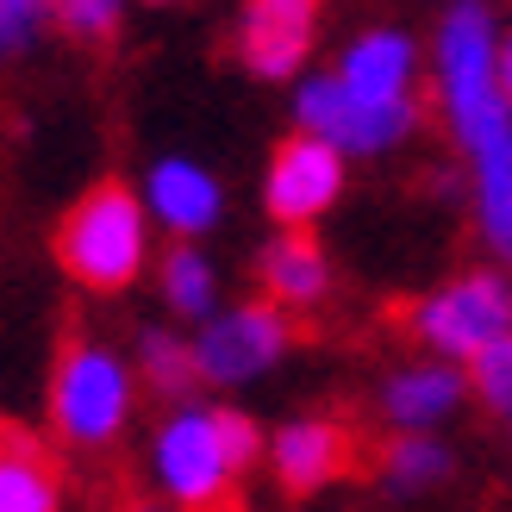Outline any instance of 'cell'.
I'll list each match as a JSON object with an SVG mask.
<instances>
[{
	"label": "cell",
	"instance_id": "obj_10",
	"mask_svg": "<svg viewBox=\"0 0 512 512\" xmlns=\"http://www.w3.org/2000/svg\"><path fill=\"white\" fill-rule=\"evenodd\" d=\"M356 463V438L331 419H300L275 438V475L288 494H313Z\"/></svg>",
	"mask_w": 512,
	"mask_h": 512
},
{
	"label": "cell",
	"instance_id": "obj_6",
	"mask_svg": "<svg viewBox=\"0 0 512 512\" xmlns=\"http://www.w3.org/2000/svg\"><path fill=\"white\" fill-rule=\"evenodd\" d=\"M300 132L325 138L331 150H388L413 132V100H394V107H375V100H356L338 75H319V82L300 88Z\"/></svg>",
	"mask_w": 512,
	"mask_h": 512
},
{
	"label": "cell",
	"instance_id": "obj_22",
	"mask_svg": "<svg viewBox=\"0 0 512 512\" xmlns=\"http://www.w3.org/2000/svg\"><path fill=\"white\" fill-rule=\"evenodd\" d=\"M213 425H219V444H225V456H232V469L244 475V469L256 463V450H263V438H256V425H250L244 413H213Z\"/></svg>",
	"mask_w": 512,
	"mask_h": 512
},
{
	"label": "cell",
	"instance_id": "obj_4",
	"mask_svg": "<svg viewBox=\"0 0 512 512\" xmlns=\"http://www.w3.org/2000/svg\"><path fill=\"white\" fill-rule=\"evenodd\" d=\"M157 481L188 512H238V469L219 444L213 413H175L157 431Z\"/></svg>",
	"mask_w": 512,
	"mask_h": 512
},
{
	"label": "cell",
	"instance_id": "obj_7",
	"mask_svg": "<svg viewBox=\"0 0 512 512\" xmlns=\"http://www.w3.org/2000/svg\"><path fill=\"white\" fill-rule=\"evenodd\" d=\"M281 350H288V319H281L275 306H238V313H219V319L200 325L194 363L207 381H250V375H263Z\"/></svg>",
	"mask_w": 512,
	"mask_h": 512
},
{
	"label": "cell",
	"instance_id": "obj_12",
	"mask_svg": "<svg viewBox=\"0 0 512 512\" xmlns=\"http://www.w3.org/2000/svg\"><path fill=\"white\" fill-rule=\"evenodd\" d=\"M338 82L356 94V100H375V107H394L413 88V44L400 32H369L344 50V69Z\"/></svg>",
	"mask_w": 512,
	"mask_h": 512
},
{
	"label": "cell",
	"instance_id": "obj_2",
	"mask_svg": "<svg viewBox=\"0 0 512 512\" xmlns=\"http://www.w3.org/2000/svg\"><path fill=\"white\" fill-rule=\"evenodd\" d=\"M144 250H150L144 200L132 188H119V182H100L94 194H82L75 213L63 219V232H57L63 269L94 294L125 288V281L144 269Z\"/></svg>",
	"mask_w": 512,
	"mask_h": 512
},
{
	"label": "cell",
	"instance_id": "obj_15",
	"mask_svg": "<svg viewBox=\"0 0 512 512\" xmlns=\"http://www.w3.org/2000/svg\"><path fill=\"white\" fill-rule=\"evenodd\" d=\"M0 512H57V475L19 431L0 450Z\"/></svg>",
	"mask_w": 512,
	"mask_h": 512
},
{
	"label": "cell",
	"instance_id": "obj_16",
	"mask_svg": "<svg viewBox=\"0 0 512 512\" xmlns=\"http://www.w3.org/2000/svg\"><path fill=\"white\" fill-rule=\"evenodd\" d=\"M163 294H169L175 313H188V319L213 313V269H207V256H200L194 244L163 256Z\"/></svg>",
	"mask_w": 512,
	"mask_h": 512
},
{
	"label": "cell",
	"instance_id": "obj_19",
	"mask_svg": "<svg viewBox=\"0 0 512 512\" xmlns=\"http://www.w3.org/2000/svg\"><path fill=\"white\" fill-rule=\"evenodd\" d=\"M57 25L82 44H100L119 25V0H57Z\"/></svg>",
	"mask_w": 512,
	"mask_h": 512
},
{
	"label": "cell",
	"instance_id": "obj_20",
	"mask_svg": "<svg viewBox=\"0 0 512 512\" xmlns=\"http://www.w3.org/2000/svg\"><path fill=\"white\" fill-rule=\"evenodd\" d=\"M44 13H57V0H0V57H19Z\"/></svg>",
	"mask_w": 512,
	"mask_h": 512
},
{
	"label": "cell",
	"instance_id": "obj_3",
	"mask_svg": "<svg viewBox=\"0 0 512 512\" xmlns=\"http://www.w3.org/2000/svg\"><path fill=\"white\" fill-rule=\"evenodd\" d=\"M50 413L69 444H107L132 413V375L113 350L100 344H69L50 388Z\"/></svg>",
	"mask_w": 512,
	"mask_h": 512
},
{
	"label": "cell",
	"instance_id": "obj_8",
	"mask_svg": "<svg viewBox=\"0 0 512 512\" xmlns=\"http://www.w3.org/2000/svg\"><path fill=\"white\" fill-rule=\"evenodd\" d=\"M344 188V150H331L325 138L313 132H300L275 150V163H269V213L288 225V232H300L306 219H319L331 200H338Z\"/></svg>",
	"mask_w": 512,
	"mask_h": 512
},
{
	"label": "cell",
	"instance_id": "obj_17",
	"mask_svg": "<svg viewBox=\"0 0 512 512\" xmlns=\"http://www.w3.org/2000/svg\"><path fill=\"white\" fill-rule=\"evenodd\" d=\"M138 356H144V375H150V388H157V394H188L194 375H200L194 344L169 338V331H144V338H138Z\"/></svg>",
	"mask_w": 512,
	"mask_h": 512
},
{
	"label": "cell",
	"instance_id": "obj_23",
	"mask_svg": "<svg viewBox=\"0 0 512 512\" xmlns=\"http://www.w3.org/2000/svg\"><path fill=\"white\" fill-rule=\"evenodd\" d=\"M500 88H506V100H512V38L500 44Z\"/></svg>",
	"mask_w": 512,
	"mask_h": 512
},
{
	"label": "cell",
	"instance_id": "obj_13",
	"mask_svg": "<svg viewBox=\"0 0 512 512\" xmlns=\"http://www.w3.org/2000/svg\"><path fill=\"white\" fill-rule=\"evenodd\" d=\"M325 250L306 238V232H288V238H275L263 250V288L275 306H313L325 294Z\"/></svg>",
	"mask_w": 512,
	"mask_h": 512
},
{
	"label": "cell",
	"instance_id": "obj_1",
	"mask_svg": "<svg viewBox=\"0 0 512 512\" xmlns=\"http://www.w3.org/2000/svg\"><path fill=\"white\" fill-rule=\"evenodd\" d=\"M438 75H444L456 138H463L475 182H481V225H488L494 250L512 256V113H506V88H500V44H494L488 7L463 0L444 19Z\"/></svg>",
	"mask_w": 512,
	"mask_h": 512
},
{
	"label": "cell",
	"instance_id": "obj_9",
	"mask_svg": "<svg viewBox=\"0 0 512 512\" xmlns=\"http://www.w3.org/2000/svg\"><path fill=\"white\" fill-rule=\"evenodd\" d=\"M319 0H250L244 7V63L256 75H294V63L313 44Z\"/></svg>",
	"mask_w": 512,
	"mask_h": 512
},
{
	"label": "cell",
	"instance_id": "obj_5",
	"mask_svg": "<svg viewBox=\"0 0 512 512\" xmlns=\"http://www.w3.org/2000/svg\"><path fill=\"white\" fill-rule=\"evenodd\" d=\"M413 325H419V338L438 344L444 356H481L500 338H512V294L494 275H463V281H450L444 294H431Z\"/></svg>",
	"mask_w": 512,
	"mask_h": 512
},
{
	"label": "cell",
	"instance_id": "obj_24",
	"mask_svg": "<svg viewBox=\"0 0 512 512\" xmlns=\"http://www.w3.org/2000/svg\"><path fill=\"white\" fill-rule=\"evenodd\" d=\"M132 512H163V506H132Z\"/></svg>",
	"mask_w": 512,
	"mask_h": 512
},
{
	"label": "cell",
	"instance_id": "obj_11",
	"mask_svg": "<svg viewBox=\"0 0 512 512\" xmlns=\"http://www.w3.org/2000/svg\"><path fill=\"white\" fill-rule=\"evenodd\" d=\"M144 207L157 213L169 232L194 238V232H207V225L219 219V182H213V175L200 169V163L169 157V163L150 169V182H144Z\"/></svg>",
	"mask_w": 512,
	"mask_h": 512
},
{
	"label": "cell",
	"instance_id": "obj_21",
	"mask_svg": "<svg viewBox=\"0 0 512 512\" xmlns=\"http://www.w3.org/2000/svg\"><path fill=\"white\" fill-rule=\"evenodd\" d=\"M475 388L488 394L500 413H512V338H500L494 350L475 356Z\"/></svg>",
	"mask_w": 512,
	"mask_h": 512
},
{
	"label": "cell",
	"instance_id": "obj_18",
	"mask_svg": "<svg viewBox=\"0 0 512 512\" xmlns=\"http://www.w3.org/2000/svg\"><path fill=\"white\" fill-rule=\"evenodd\" d=\"M444 469H450V456L431 438H419V431L388 450V481H394V488H425V481H438Z\"/></svg>",
	"mask_w": 512,
	"mask_h": 512
},
{
	"label": "cell",
	"instance_id": "obj_14",
	"mask_svg": "<svg viewBox=\"0 0 512 512\" xmlns=\"http://www.w3.org/2000/svg\"><path fill=\"white\" fill-rule=\"evenodd\" d=\"M456 400H463V375L456 369H406V375L388 381V419L406 425V431L438 425Z\"/></svg>",
	"mask_w": 512,
	"mask_h": 512
}]
</instances>
